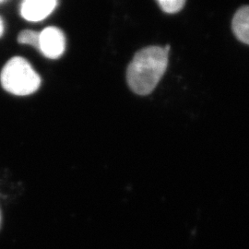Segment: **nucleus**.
I'll list each match as a JSON object with an SVG mask.
<instances>
[{"mask_svg": "<svg viewBox=\"0 0 249 249\" xmlns=\"http://www.w3.org/2000/svg\"><path fill=\"white\" fill-rule=\"evenodd\" d=\"M170 46H149L140 50L128 65L126 80L139 95H148L156 88L168 66Z\"/></svg>", "mask_w": 249, "mask_h": 249, "instance_id": "1", "label": "nucleus"}, {"mask_svg": "<svg viewBox=\"0 0 249 249\" xmlns=\"http://www.w3.org/2000/svg\"><path fill=\"white\" fill-rule=\"evenodd\" d=\"M1 85L5 90L17 96L35 93L41 86V78L32 65L21 56L10 58L0 75Z\"/></svg>", "mask_w": 249, "mask_h": 249, "instance_id": "2", "label": "nucleus"}, {"mask_svg": "<svg viewBox=\"0 0 249 249\" xmlns=\"http://www.w3.org/2000/svg\"><path fill=\"white\" fill-rule=\"evenodd\" d=\"M66 49V38L57 27L50 26L40 33V52L45 57L56 59L62 55Z\"/></svg>", "mask_w": 249, "mask_h": 249, "instance_id": "3", "label": "nucleus"}, {"mask_svg": "<svg viewBox=\"0 0 249 249\" xmlns=\"http://www.w3.org/2000/svg\"><path fill=\"white\" fill-rule=\"evenodd\" d=\"M56 5L55 0H26L21 4L20 14L28 21H41L53 12Z\"/></svg>", "mask_w": 249, "mask_h": 249, "instance_id": "4", "label": "nucleus"}, {"mask_svg": "<svg viewBox=\"0 0 249 249\" xmlns=\"http://www.w3.org/2000/svg\"><path fill=\"white\" fill-rule=\"evenodd\" d=\"M231 28L235 37L242 43L249 45V6H244L235 12Z\"/></svg>", "mask_w": 249, "mask_h": 249, "instance_id": "5", "label": "nucleus"}, {"mask_svg": "<svg viewBox=\"0 0 249 249\" xmlns=\"http://www.w3.org/2000/svg\"><path fill=\"white\" fill-rule=\"evenodd\" d=\"M18 42L21 45H29L34 46L40 51V33L33 30H24L19 33Z\"/></svg>", "mask_w": 249, "mask_h": 249, "instance_id": "6", "label": "nucleus"}, {"mask_svg": "<svg viewBox=\"0 0 249 249\" xmlns=\"http://www.w3.org/2000/svg\"><path fill=\"white\" fill-rule=\"evenodd\" d=\"M158 4L160 5V9L164 12L174 14L178 13L181 9L184 8L186 5L185 0H160L158 1Z\"/></svg>", "mask_w": 249, "mask_h": 249, "instance_id": "7", "label": "nucleus"}, {"mask_svg": "<svg viewBox=\"0 0 249 249\" xmlns=\"http://www.w3.org/2000/svg\"><path fill=\"white\" fill-rule=\"evenodd\" d=\"M3 33H4V22L2 18H0V37L3 36Z\"/></svg>", "mask_w": 249, "mask_h": 249, "instance_id": "8", "label": "nucleus"}, {"mask_svg": "<svg viewBox=\"0 0 249 249\" xmlns=\"http://www.w3.org/2000/svg\"><path fill=\"white\" fill-rule=\"evenodd\" d=\"M1 3H3V1H1V0H0V4H1Z\"/></svg>", "mask_w": 249, "mask_h": 249, "instance_id": "9", "label": "nucleus"}]
</instances>
